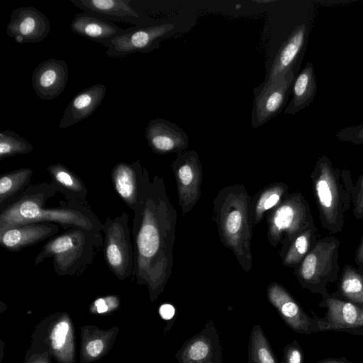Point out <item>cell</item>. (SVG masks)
I'll return each instance as SVG.
<instances>
[{
    "mask_svg": "<svg viewBox=\"0 0 363 363\" xmlns=\"http://www.w3.org/2000/svg\"><path fill=\"white\" fill-rule=\"evenodd\" d=\"M127 212L113 218L108 217L103 223V252L108 269L123 280L133 274L135 250L131 241Z\"/></svg>",
    "mask_w": 363,
    "mask_h": 363,
    "instance_id": "obj_8",
    "label": "cell"
},
{
    "mask_svg": "<svg viewBox=\"0 0 363 363\" xmlns=\"http://www.w3.org/2000/svg\"><path fill=\"white\" fill-rule=\"evenodd\" d=\"M33 171L29 167L13 170L0 177V211L11 203L30 185Z\"/></svg>",
    "mask_w": 363,
    "mask_h": 363,
    "instance_id": "obj_27",
    "label": "cell"
},
{
    "mask_svg": "<svg viewBox=\"0 0 363 363\" xmlns=\"http://www.w3.org/2000/svg\"><path fill=\"white\" fill-rule=\"evenodd\" d=\"M178 363H223V346L214 322L186 340L175 354Z\"/></svg>",
    "mask_w": 363,
    "mask_h": 363,
    "instance_id": "obj_14",
    "label": "cell"
},
{
    "mask_svg": "<svg viewBox=\"0 0 363 363\" xmlns=\"http://www.w3.org/2000/svg\"><path fill=\"white\" fill-rule=\"evenodd\" d=\"M175 177L179 205L182 215L194 207L201 195L203 169L195 150L177 153L171 164Z\"/></svg>",
    "mask_w": 363,
    "mask_h": 363,
    "instance_id": "obj_11",
    "label": "cell"
},
{
    "mask_svg": "<svg viewBox=\"0 0 363 363\" xmlns=\"http://www.w3.org/2000/svg\"><path fill=\"white\" fill-rule=\"evenodd\" d=\"M340 242L333 236L318 240L294 273L302 288L322 296L323 300L330 294L327 285L337 281L340 272L338 264Z\"/></svg>",
    "mask_w": 363,
    "mask_h": 363,
    "instance_id": "obj_6",
    "label": "cell"
},
{
    "mask_svg": "<svg viewBox=\"0 0 363 363\" xmlns=\"http://www.w3.org/2000/svg\"><path fill=\"white\" fill-rule=\"evenodd\" d=\"M113 186L121 200L133 211L151 182L149 173L139 160L117 163L111 172Z\"/></svg>",
    "mask_w": 363,
    "mask_h": 363,
    "instance_id": "obj_13",
    "label": "cell"
},
{
    "mask_svg": "<svg viewBox=\"0 0 363 363\" xmlns=\"http://www.w3.org/2000/svg\"><path fill=\"white\" fill-rule=\"evenodd\" d=\"M248 363H277L272 348L259 325H255L250 333Z\"/></svg>",
    "mask_w": 363,
    "mask_h": 363,
    "instance_id": "obj_29",
    "label": "cell"
},
{
    "mask_svg": "<svg viewBox=\"0 0 363 363\" xmlns=\"http://www.w3.org/2000/svg\"><path fill=\"white\" fill-rule=\"evenodd\" d=\"M159 311L163 319L169 320L174 315L175 309L171 304L166 303L160 306Z\"/></svg>",
    "mask_w": 363,
    "mask_h": 363,
    "instance_id": "obj_38",
    "label": "cell"
},
{
    "mask_svg": "<svg viewBox=\"0 0 363 363\" xmlns=\"http://www.w3.org/2000/svg\"><path fill=\"white\" fill-rule=\"evenodd\" d=\"M311 179L321 225L332 234L340 232L353 203L355 184L352 172L333 166L327 156L322 155Z\"/></svg>",
    "mask_w": 363,
    "mask_h": 363,
    "instance_id": "obj_4",
    "label": "cell"
},
{
    "mask_svg": "<svg viewBox=\"0 0 363 363\" xmlns=\"http://www.w3.org/2000/svg\"><path fill=\"white\" fill-rule=\"evenodd\" d=\"M33 150L32 144L13 130H6L0 133V160L28 154Z\"/></svg>",
    "mask_w": 363,
    "mask_h": 363,
    "instance_id": "obj_31",
    "label": "cell"
},
{
    "mask_svg": "<svg viewBox=\"0 0 363 363\" xmlns=\"http://www.w3.org/2000/svg\"><path fill=\"white\" fill-rule=\"evenodd\" d=\"M316 363H354L353 362H351L348 360L346 357H339V358H335V357H329L326 359H321Z\"/></svg>",
    "mask_w": 363,
    "mask_h": 363,
    "instance_id": "obj_39",
    "label": "cell"
},
{
    "mask_svg": "<svg viewBox=\"0 0 363 363\" xmlns=\"http://www.w3.org/2000/svg\"><path fill=\"white\" fill-rule=\"evenodd\" d=\"M103 349V342L101 340H96L89 342L86 351L91 357L98 356Z\"/></svg>",
    "mask_w": 363,
    "mask_h": 363,
    "instance_id": "obj_37",
    "label": "cell"
},
{
    "mask_svg": "<svg viewBox=\"0 0 363 363\" xmlns=\"http://www.w3.org/2000/svg\"><path fill=\"white\" fill-rule=\"evenodd\" d=\"M320 306L327 308L324 318V331L347 332L363 335V311L361 306L351 301L329 296Z\"/></svg>",
    "mask_w": 363,
    "mask_h": 363,
    "instance_id": "obj_16",
    "label": "cell"
},
{
    "mask_svg": "<svg viewBox=\"0 0 363 363\" xmlns=\"http://www.w3.org/2000/svg\"><path fill=\"white\" fill-rule=\"evenodd\" d=\"M84 12L113 21L137 24L141 21L138 13L132 7L131 0H71Z\"/></svg>",
    "mask_w": 363,
    "mask_h": 363,
    "instance_id": "obj_23",
    "label": "cell"
},
{
    "mask_svg": "<svg viewBox=\"0 0 363 363\" xmlns=\"http://www.w3.org/2000/svg\"><path fill=\"white\" fill-rule=\"evenodd\" d=\"M362 311H363V306H362Z\"/></svg>",
    "mask_w": 363,
    "mask_h": 363,
    "instance_id": "obj_42",
    "label": "cell"
},
{
    "mask_svg": "<svg viewBox=\"0 0 363 363\" xmlns=\"http://www.w3.org/2000/svg\"><path fill=\"white\" fill-rule=\"evenodd\" d=\"M145 135L152 151L159 155L179 153L189 145L186 133L164 118L151 120L145 128Z\"/></svg>",
    "mask_w": 363,
    "mask_h": 363,
    "instance_id": "obj_18",
    "label": "cell"
},
{
    "mask_svg": "<svg viewBox=\"0 0 363 363\" xmlns=\"http://www.w3.org/2000/svg\"><path fill=\"white\" fill-rule=\"evenodd\" d=\"M50 29L47 16L38 9L28 6L12 11L6 33L18 43H35L44 40Z\"/></svg>",
    "mask_w": 363,
    "mask_h": 363,
    "instance_id": "obj_15",
    "label": "cell"
},
{
    "mask_svg": "<svg viewBox=\"0 0 363 363\" xmlns=\"http://www.w3.org/2000/svg\"><path fill=\"white\" fill-rule=\"evenodd\" d=\"M309 27L301 24L290 33L276 54L264 82H273L293 70L306 45Z\"/></svg>",
    "mask_w": 363,
    "mask_h": 363,
    "instance_id": "obj_20",
    "label": "cell"
},
{
    "mask_svg": "<svg viewBox=\"0 0 363 363\" xmlns=\"http://www.w3.org/2000/svg\"><path fill=\"white\" fill-rule=\"evenodd\" d=\"M59 225L48 222L21 223L0 229V244L11 252L35 245L57 235Z\"/></svg>",
    "mask_w": 363,
    "mask_h": 363,
    "instance_id": "obj_17",
    "label": "cell"
},
{
    "mask_svg": "<svg viewBox=\"0 0 363 363\" xmlns=\"http://www.w3.org/2000/svg\"><path fill=\"white\" fill-rule=\"evenodd\" d=\"M269 303L277 311L285 323L294 332L311 335L324 331L323 318L311 317L291 294L280 284L272 282L267 289Z\"/></svg>",
    "mask_w": 363,
    "mask_h": 363,
    "instance_id": "obj_12",
    "label": "cell"
},
{
    "mask_svg": "<svg viewBox=\"0 0 363 363\" xmlns=\"http://www.w3.org/2000/svg\"><path fill=\"white\" fill-rule=\"evenodd\" d=\"M95 305L96 306L97 311L99 313H104L108 310V306L106 303V301L104 298H99L95 301Z\"/></svg>",
    "mask_w": 363,
    "mask_h": 363,
    "instance_id": "obj_40",
    "label": "cell"
},
{
    "mask_svg": "<svg viewBox=\"0 0 363 363\" xmlns=\"http://www.w3.org/2000/svg\"><path fill=\"white\" fill-rule=\"evenodd\" d=\"M103 245L101 232L70 228L50 238L36 255L34 264L38 266L50 258L58 275H81L91 266Z\"/></svg>",
    "mask_w": 363,
    "mask_h": 363,
    "instance_id": "obj_5",
    "label": "cell"
},
{
    "mask_svg": "<svg viewBox=\"0 0 363 363\" xmlns=\"http://www.w3.org/2000/svg\"><path fill=\"white\" fill-rule=\"evenodd\" d=\"M177 220L164 180L155 176L134 211L131 230L133 275L139 284L147 285L152 296L163 291L172 272Z\"/></svg>",
    "mask_w": 363,
    "mask_h": 363,
    "instance_id": "obj_1",
    "label": "cell"
},
{
    "mask_svg": "<svg viewBox=\"0 0 363 363\" xmlns=\"http://www.w3.org/2000/svg\"><path fill=\"white\" fill-rule=\"evenodd\" d=\"M266 218L268 242L273 247L281 244V257L298 235L315 224L309 205L300 192L289 194Z\"/></svg>",
    "mask_w": 363,
    "mask_h": 363,
    "instance_id": "obj_7",
    "label": "cell"
},
{
    "mask_svg": "<svg viewBox=\"0 0 363 363\" xmlns=\"http://www.w3.org/2000/svg\"><path fill=\"white\" fill-rule=\"evenodd\" d=\"M256 3H259V4H270V3H272V2H274V1H272V0H269V1H253Z\"/></svg>",
    "mask_w": 363,
    "mask_h": 363,
    "instance_id": "obj_41",
    "label": "cell"
},
{
    "mask_svg": "<svg viewBox=\"0 0 363 363\" xmlns=\"http://www.w3.org/2000/svg\"><path fill=\"white\" fill-rule=\"evenodd\" d=\"M315 231L313 224L292 241L281 257L284 266L295 269L301 262L317 241Z\"/></svg>",
    "mask_w": 363,
    "mask_h": 363,
    "instance_id": "obj_28",
    "label": "cell"
},
{
    "mask_svg": "<svg viewBox=\"0 0 363 363\" xmlns=\"http://www.w3.org/2000/svg\"><path fill=\"white\" fill-rule=\"evenodd\" d=\"M70 30L75 34L107 47L116 36L123 33L122 28L114 23L91 13H77L71 23Z\"/></svg>",
    "mask_w": 363,
    "mask_h": 363,
    "instance_id": "obj_22",
    "label": "cell"
},
{
    "mask_svg": "<svg viewBox=\"0 0 363 363\" xmlns=\"http://www.w3.org/2000/svg\"><path fill=\"white\" fill-rule=\"evenodd\" d=\"M335 136L343 142L363 145V123L343 128L337 133Z\"/></svg>",
    "mask_w": 363,
    "mask_h": 363,
    "instance_id": "obj_32",
    "label": "cell"
},
{
    "mask_svg": "<svg viewBox=\"0 0 363 363\" xmlns=\"http://www.w3.org/2000/svg\"><path fill=\"white\" fill-rule=\"evenodd\" d=\"M68 330L69 325L66 322H60L55 326L50 336L54 349L59 350L63 346Z\"/></svg>",
    "mask_w": 363,
    "mask_h": 363,
    "instance_id": "obj_35",
    "label": "cell"
},
{
    "mask_svg": "<svg viewBox=\"0 0 363 363\" xmlns=\"http://www.w3.org/2000/svg\"><path fill=\"white\" fill-rule=\"evenodd\" d=\"M212 219L222 243L233 252L242 269H252V198L242 184L221 189L213 201Z\"/></svg>",
    "mask_w": 363,
    "mask_h": 363,
    "instance_id": "obj_3",
    "label": "cell"
},
{
    "mask_svg": "<svg viewBox=\"0 0 363 363\" xmlns=\"http://www.w3.org/2000/svg\"><path fill=\"white\" fill-rule=\"evenodd\" d=\"M316 91L313 65L308 62L294 81L291 99L285 107V113L294 115L308 106L313 101Z\"/></svg>",
    "mask_w": 363,
    "mask_h": 363,
    "instance_id": "obj_24",
    "label": "cell"
},
{
    "mask_svg": "<svg viewBox=\"0 0 363 363\" xmlns=\"http://www.w3.org/2000/svg\"><path fill=\"white\" fill-rule=\"evenodd\" d=\"M106 93L104 84H94L77 93L70 101L59 123L65 129L90 116L102 103Z\"/></svg>",
    "mask_w": 363,
    "mask_h": 363,
    "instance_id": "obj_21",
    "label": "cell"
},
{
    "mask_svg": "<svg viewBox=\"0 0 363 363\" xmlns=\"http://www.w3.org/2000/svg\"><path fill=\"white\" fill-rule=\"evenodd\" d=\"M304 354L302 347L294 340L284 348L283 363H303Z\"/></svg>",
    "mask_w": 363,
    "mask_h": 363,
    "instance_id": "obj_33",
    "label": "cell"
},
{
    "mask_svg": "<svg viewBox=\"0 0 363 363\" xmlns=\"http://www.w3.org/2000/svg\"><path fill=\"white\" fill-rule=\"evenodd\" d=\"M58 192L52 182L30 184L11 203L0 211V229L27 223L48 222L64 230L79 227L102 233L103 223L86 201H60L59 208H47Z\"/></svg>",
    "mask_w": 363,
    "mask_h": 363,
    "instance_id": "obj_2",
    "label": "cell"
},
{
    "mask_svg": "<svg viewBox=\"0 0 363 363\" xmlns=\"http://www.w3.org/2000/svg\"><path fill=\"white\" fill-rule=\"evenodd\" d=\"M68 77V65L64 60L48 59L34 69L31 77L32 86L40 99L50 101L65 90Z\"/></svg>",
    "mask_w": 363,
    "mask_h": 363,
    "instance_id": "obj_19",
    "label": "cell"
},
{
    "mask_svg": "<svg viewBox=\"0 0 363 363\" xmlns=\"http://www.w3.org/2000/svg\"><path fill=\"white\" fill-rule=\"evenodd\" d=\"M339 289L349 301L363 306V275L357 269L348 264L344 267Z\"/></svg>",
    "mask_w": 363,
    "mask_h": 363,
    "instance_id": "obj_30",
    "label": "cell"
},
{
    "mask_svg": "<svg viewBox=\"0 0 363 363\" xmlns=\"http://www.w3.org/2000/svg\"><path fill=\"white\" fill-rule=\"evenodd\" d=\"M294 69L273 82H264L253 90L251 124L257 128L277 116L285 108L295 79Z\"/></svg>",
    "mask_w": 363,
    "mask_h": 363,
    "instance_id": "obj_10",
    "label": "cell"
},
{
    "mask_svg": "<svg viewBox=\"0 0 363 363\" xmlns=\"http://www.w3.org/2000/svg\"><path fill=\"white\" fill-rule=\"evenodd\" d=\"M174 30V25L167 23L148 27L127 28L123 33L116 36L108 44L105 55L121 58L136 52H152Z\"/></svg>",
    "mask_w": 363,
    "mask_h": 363,
    "instance_id": "obj_9",
    "label": "cell"
},
{
    "mask_svg": "<svg viewBox=\"0 0 363 363\" xmlns=\"http://www.w3.org/2000/svg\"><path fill=\"white\" fill-rule=\"evenodd\" d=\"M353 214L356 219L363 218V174H361L355 184L353 197Z\"/></svg>",
    "mask_w": 363,
    "mask_h": 363,
    "instance_id": "obj_34",
    "label": "cell"
},
{
    "mask_svg": "<svg viewBox=\"0 0 363 363\" xmlns=\"http://www.w3.org/2000/svg\"><path fill=\"white\" fill-rule=\"evenodd\" d=\"M47 171L51 177V182L57 187L58 192L64 195L66 200L86 201L88 189L74 172L60 163L49 165Z\"/></svg>",
    "mask_w": 363,
    "mask_h": 363,
    "instance_id": "obj_25",
    "label": "cell"
},
{
    "mask_svg": "<svg viewBox=\"0 0 363 363\" xmlns=\"http://www.w3.org/2000/svg\"><path fill=\"white\" fill-rule=\"evenodd\" d=\"M289 186L283 182L271 183L252 199L253 225H258L266 213L277 206L288 195Z\"/></svg>",
    "mask_w": 363,
    "mask_h": 363,
    "instance_id": "obj_26",
    "label": "cell"
},
{
    "mask_svg": "<svg viewBox=\"0 0 363 363\" xmlns=\"http://www.w3.org/2000/svg\"><path fill=\"white\" fill-rule=\"evenodd\" d=\"M354 261L357 269L363 275V236L355 251Z\"/></svg>",
    "mask_w": 363,
    "mask_h": 363,
    "instance_id": "obj_36",
    "label": "cell"
}]
</instances>
